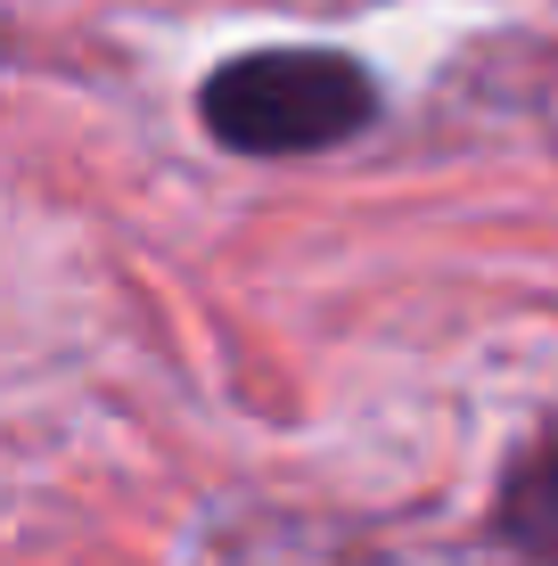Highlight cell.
Wrapping results in <instances>:
<instances>
[{
    "label": "cell",
    "instance_id": "obj_1",
    "mask_svg": "<svg viewBox=\"0 0 558 566\" xmlns=\"http://www.w3.org/2000/svg\"><path fill=\"white\" fill-rule=\"evenodd\" d=\"M387 115V91L354 50H320V42H263V50H230L214 74L198 83V124L206 140L230 156H329L354 148L361 132Z\"/></svg>",
    "mask_w": 558,
    "mask_h": 566
},
{
    "label": "cell",
    "instance_id": "obj_2",
    "mask_svg": "<svg viewBox=\"0 0 558 566\" xmlns=\"http://www.w3.org/2000/svg\"><path fill=\"white\" fill-rule=\"evenodd\" d=\"M485 534L517 566H558V436H534V443L509 452L502 484H493Z\"/></svg>",
    "mask_w": 558,
    "mask_h": 566
}]
</instances>
